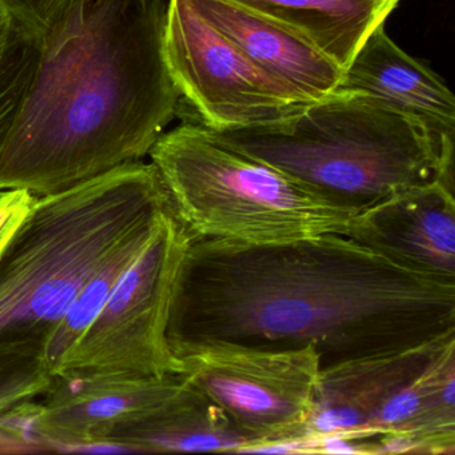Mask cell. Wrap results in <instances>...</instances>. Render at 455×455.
<instances>
[{
    "instance_id": "cell-8",
    "label": "cell",
    "mask_w": 455,
    "mask_h": 455,
    "mask_svg": "<svg viewBox=\"0 0 455 455\" xmlns=\"http://www.w3.org/2000/svg\"><path fill=\"white\" fill-rule=\"evenodd\" d=\"M164 47L180 98L210 129L279 121L311 103L252 62L198 12L193 0H170Z\"/></svg>"
},
{
    "instance_id": "cell-4",
    "label": "cell",
    "mask_w": 455,
    "mask_h": 455,
    "mask_svg": "<svg viewBox=\"0 0 455 455\" xmlns=\"http://www.w3.org/2000/svg\"><path fill=\"white\" fill-rule=\"evenodd\" d=\"M210 130L239 153L356 215L434 180L454 188L455 140H439L363 92L335 90L279 121Z\"/></svg>"
},
{
    "instance_id": "cell-1",
    "label": "cell",
    "mask_w": 455,
    "mask_h": 455,
    "mask_svg": "<svg viewBox=\"0 0 455 455\" xmlns=\"http://www.w3.org/2000/svg\"><path fill=\"white\" fill-rule=\"evenodd\" d=\"M167 342L313 345L321 370L455 335V279L418 273L339 234L270 244L190 239L172 289Z\"/></svg>"
},
{
    "instance_id": "cell-3",
    "label": "cell",
    "mask_w": 455,
    "mask_h": 455,
    "mask_svg": "<svg viewBox=\"0 0 455 455\" xmlns=\"http://www.w3.org/2000/svg\"><path fill=\"white\" fill-rule=\"evenodd\" d=\"M153 164L34 198L0 251V419L49 391L47 351L82 290L172 214Z\"/></svg>"
},
{
    "instance_id": "cell-15",
    "label": "cell",
    "mask_w": 455,
    "mask_h": 455,
    "mask_svg": "<svg viewBox=\"0 0 455 455\" xmlns=\"http://www.w3.org/2000/svg\"><path fill=\"white\" fill-rule=\"evenodd\" d=\"M108 442L132 452H242L244 449L220 407L186 382L172 401L114 431Z\"/></svg>"
},
{
    "instance_id": "cell-18",
    "label": "cell",
    "mask_w": 455,
    "mask_h": 455,
    "mask_svg": "<svg viewBox=\"0 0 455 455\" xmlns=\"http://www.w3.org/2000/svg\"><path fill=\"white\" fill-rule=\"evenodd\" d=\"M84 0H4L20 30L44 39L62 28Z\"/></svg>"
},
{
    "instance_id": "cell-13",
    "label": "cell",
    "mask_w": 455,
    "mask_h": 455,
    "mask_svg": "<svg viewBox=\"0 0 455 455\" xmlns=\"http://www.w3.org/2000/svg\"><path fill=\"white\" fill-rule=\"evenodd\" d=\"M451 340L455 335L402 353L322 369L308 439L355 436L378 407L419 375Z\"/></svg>"
},
{
    "instance_id": "cell-5",
    "label": "cell",
    "mask_w": 455,
    "mask_h": 455,
    "mask_svg": "<svg viewBox=\"0 0 455 455\" xmlns=\"http://www.w3.org/2000/svg\"><path fill=\"white\" fill-rule=\"evenodd\" d=\"M172 212L193 239L270 244L323 234L348 236L356 214L308 193L239 153L194 116L151 148Z\"/></svg>"
},
{
    "instance_id": "cell-12",
    "label": "cell",
    "mask_w": 455,
    "mask_h": 455,
    "mask_svg": "<svg viewBox=\"0 0 455 455\" xmlns=\"http://www.w3.org/2000/svg\"><path fill=\"white\" fill-rule=\"evenodd\" d=\"M337 90L382 100L439 140H455V98L433 70L399 49L380 23L367 36Z\"/></svg>"
},
{
    "instance_id": "cell-16",
    "label": "cell",
    "mask_w": 455,
    "mask_h": 455,
    "mask_svg": "<svg viewBox=\"0 0 455 455\" xmlns=\"http://www.w3.org/2000/svg\"><path fill=\"white\" fill-rule=\"evenodd\" d=\"M310 39L345 70L398 0H233Z\"/></svg>"
},
{
    "instance_id": "cell-14",
    "label": "cell",
    "mask_w": 455,
    "mask_h": 455,
    "mask_svg": "<svg viewBox=\"0 0 455 455\" xmlns=\"http://www.w3.org/2000/svg\"><path fill=\"white\" fill-rule=\"evenodd\" d=\"M193 4L252 62L310 102L339 86L343 68L294 28L233 0H193Z\"/></svg>"
},
{
    "instance_id": "cell-17",
    "label": "cell",
    "mask_w": 455,
    "mask_h": 455,
    "mask_svg": "<svg viewBox=\"0 0 455 455\" xmlns=\"http://www.w3.org/2000/svg\"><path fill=\"white\" fill-rule=\"evenodd\" d=\"M17 28V26H15ZM41 54V39L15 28L0 57V145L9 134L20 102L30 86Z\"/></svg>"
},
{
    "instance_id": "cell-2",
    "label": "cell",
    "mask_w": 455,
    "mask_h": 455,
    "mask_svg": "<svg viewBox=\"0 0 455 455\" xmlns=\"http://www.w3.org/2000/svg\"><path fill=\"white\" fill-rule=\"evenodd\" d=\"M164 0H84L41 39L0 145V191L36 198L143 161L180 98L164 60Z\"/></svg>"
},
{
    "instance_id": "cell-19",
    "label": "cell",
    "mask_w": 455,
    "mask_h": 455,
    "mask_svg": "<svg viewBox=\"0 0 455 455\" xmlns=\"http://www.w3.org/2000/svg\"><path fill=\"white\" fill-rule=\"evenodd\" d=\"M15 23L4 0H0V57L6 52L15 33Z\"/></svg>"
},
{
    "instance_id": "cell-10",
    "label": "cell",
    "mask_w": 455,
    "mask_h": 455,
    "mask_svg": "<svg viewBox=\"0 0 455 455\" xmlns=\"http://www.w3.org/2000/svg\"><path fill=\"white\" fill-rule=\"evenodd\" d=\"M348 238L418 273L455 279L454 188L434 180L396 193L356 215Z\"/></svg>"
},
{
    "instance_id": "cell-6",
    "label": "cell",
    "mask_w": 455,
    "mask_h": 455,
    "mask_svg": "<svg viewBox=\"0 0 455 455\" xmlns=\"http://www.w3.org/2000/svg\"><path fill=\"white\" fill-rule=\"evenodd\" d=\"M174 212L127 268L86 331L55 370L65 372L162 378L180 374L167 342L172 289L190 242Z\"/></svg>"
},
{
    "instance_id": "cell-20",
    "label": "cell",
    "mask_w": 455,
    "mask_h": 455,
    "mask_svg": "<svg viewBox=\"0 0 455 455\" xmlns=\"http://www.w3.org/2000/svg\"><path fill=\"white\" fill-rule=\"evenodd\" d=\"M398 2H401V0H398Z\"/></svg>"
},
{
    "instance_id": "cell-11",
    "label": "cell",
    "mask_w": 455,
    "mask_h": 455,
    "mask_svg": "<svg viewBox=\"0 0 455 455\" xmlns=\"http://www.w3.org/2000/svg\"><path fill=\"white\" fill-rule=\"evenodd\" d=\"M351 441L372 454L455 451V340L394 391Z\"/></svg>"
},
{
    "instance_id": "cell-7",
    "label": "cell",
    "mask_w": 455,
    "mask_h": 455,
    "mask_svg": "<svg viewBox=\"0 0 455 455\" xmlns=\"http://www.w3.org/2000/svg\"><path fill=\"white\" fill-rule=\"evenodd\" d=\"M180 377L228 418L242 452L308 439L321 356L313 345L259 350L215 345L180 358Z\"/></svg>"
},
{
    "instance_id": "cell-9",
    "label": "cell",
    "mask_w": 455,
    "mask_h": 455,
    "mask_svg": "<svg viewBox=\"0 0 455 455\" xmlns=\"http://www.w3.org/2000/svg\"><path fill=\"white\" fill-rule=\"evenodd\" d=\"M185 387L178 374L162 378L65 372L57 375L42 403L23 409L22 419L52 449L81 451L108 443L114 431L156 411Z\"/></svg>"
}]
</instances>
